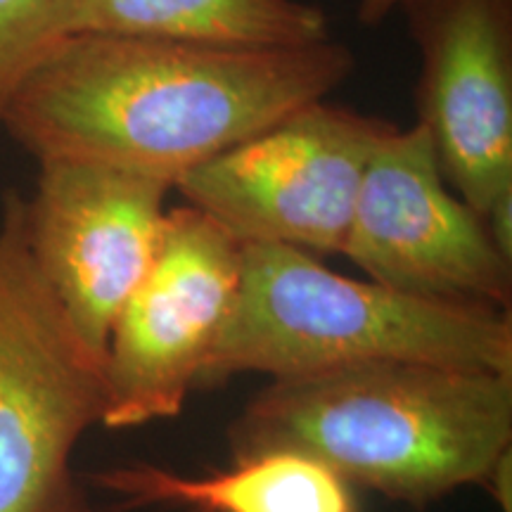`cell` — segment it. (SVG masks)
<instances>
[{"label":"cell","mask_w":512,"mask_h":512,"mask_svg":"<svg viewBox=\"0 0 512 512\" xmlns=\"http://www.w3.org/2000/svg\"><path fill=\"white\" fill-rule=\"evenodd\" d=\"M91 479L121 498L119 510L176 505L192 512H361L354 486L320 460L283 448L238 458L230 470L207 477L136 463Z\"/></svg>","instance_id":"10"},{"label":"cell","mask_w":512,"mask_h":512,"mask_svg":"<svg viewBox=\"0 0 512 512\" xmlns=\"http://www.w3.org/2000/svg\"><path fill=\"white\" fill-rule=\"evenodd\" d=\"M380 361L512 375L510 311L406 294L283 245H242L240 287L200 384Z\"/></svg>","instance_id":"3"},{"label":"cell","mask_w":512,"mask_h":512,"mask_svg":"<svg viewBox=\"0 0 512 512\" xmlns=\"http://www.w3.org/2000/svg\"><path fill=\"white\" fill-rule=\"evenodd\" d=\"M420 38V124L446 181L484 219L512 195L508 0H430Z\"/></svg>","instance_id":"9"},{"label":"cell","mask_w":512,"mask_h":512,"mask_svg":"<svg viewBox=\"0 0 512 512\" xmlns=\"http://www.w3.org/2000/svg\"><path fill=\"white\" fill-rule=\"evenodd\" d=\"M235 460L297 451L422 510L486 486L512 444V375L380 361L275 377L228 427Z\"/></svg>","instance_id":"2"},{"label":"cell","mask_w":512,"mask_h":512,"mask_svg":"<svg viewBox=\"0 0 512 512\" xmlns=\"http://www.w3.org/2000/svg\"><path fill=\"white\" fill-rule=\"evenodd\" d=\"M76 0H0V126L19 88L62 38Z\"/></svg>","instance_id":"12"},{"label":"cell","mask_w":512,"mask_h":512,"mask_svg":"<svg viewBox=\"0 0 512 512\" xmlns=\"http://www.w3.org/2000/svg\"><path fill=\"white\" fill-rule=\"evenodd\" d=\"M107 413L105 354L83 339L24 235V197L0 207V512H98L72 467Z\"/></svg>","instance_id":"4"},{"label":"cell","mask_w":512,"mask_h":512,"mask_svg":"<svg viewBox=\"0 0 512 512\" xmlns=\"http://www.w3.org/2000/svg\"><path fill=\"white\" fill-rule=\"evenodd\" d=\"M354 72L332 38L221 48L72 34L19 88L3 128L41 162L112 166L166 185L325 100Z\"/></svg>","instance_id":"1"},{"label":"cell","mask_w":512,"mask_h":512,"mask_svg":"<svg viewBox=\"0 0 512 512\" xmlns=\"http://www.w3.org/2000/svg\"><path fill=\"white\" fill-rule=\"evenodd\" d=\"M169 190L155 178L112 166L55 159L41 162L34 195L24 200L31 259L100 354L155 259Z\"/></svg>","instance_id":"8"},{"label":"cell","mask_w":512,"mask_h":512,"mask_svg":"<svg viewBox=\"0 0 512 512\" xmlns=\"http://www.w3.org/2000/svg\"><path fill=\"white\" fill-rule=\"evenodd\" d=\"M242 245L200 209L166 211L157 254L114 320L102 425L176 418L200 384L240 287Z\"/></svg>","instance_id":"6"},{"label":"cell","mask_w":512,"mask_h":512,"mask_svg":"<svg viewBox=\"0 0 512 512\" xmlns=\"http://www.w3.org/2000/svg\"><path fill=\"white\" fill-rule=\"evenodd\" d=\"M411 0H361V19L366 24L382 22L389 12H394L399 5H408Z\"/></svg>","instance_id":"13"},{"label":"cell","mask_w":512,"mask_h":512,"mask_svg":"<svg viewBox=\"0 0 512 512\" xmlns=\"http://www.w3.org/2000/svg\"><path fill=\"white\" fill-rule=\"evenodd\" d=\"M72 34L147 36L221 48L328 41V17L302 0H76Z\"/></svg>","instance_id":"11"},{"label":"cell","mask_w":512,"mask_h":512,"mask_svg":"<svg viewBox=\"0 0 512 512\" xmlns=\"http://www.w3.org/2000/svg\"><path fill=\"white\" fill-rule=\"evenodd\" d=\"M342 254L392 290L510 311V259L482 216L446 188L420 121L389 126L377 140Z\"/></svg>","instance_id":"7"},{"label":"cell","mask_w":512,"mask_h":512,"mask_svg":"<svg viewBox=\"0 0 512 512\" xmlns=\"http://www.w3.org/2000/svg\"><path fill=\"white\" fill-rule=\"evenodd\" d=\"M387 128L320 100L192 169L174 190L240 245L342 254L358 185Z\"/></svg>","instance_id":"5"}]
</instances>
